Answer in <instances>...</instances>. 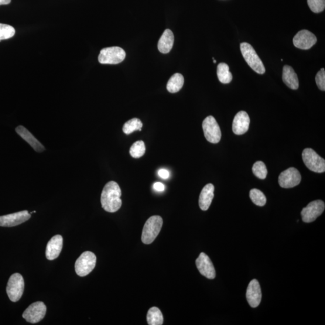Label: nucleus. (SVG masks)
<instances>
[{"label":"nucleus","instance_id":"20","mask_svg":"<svg viewBox=\"0 0 325 325\" xmlns=\"http://www.w3.org/2000/svg\"><path fill=\"white\" fill-rule=\"evenodd\" d=\"M283 80L291 90H296L299 88V80L292 67L285 65L283 67Z\"/></svg>","mask_w":325,"mask_h":325},{"label":"nucleus","instance_id":"33","mask_svg":"<svg viewBox=\"0 0 325 325\" xmlns=\"http://www.w3.org/2000/svg\"><path fill=\"white\" fill-rule=\"evenodd\" d=\"M154 189H155L157 191H163L165 190V185L162 183L156 182L153 185Z\"/></svg>","mask_w":325,"mask_h":325},{"label":"nucleus","instance_id":"1","mask_svg":"<svg viewBox=\"0 0 325 325\" xmlns=\"http://www.w3.org/2000/svg\"><path fill=\"white\" fill-rule=\"evenodd\" d=\"M122 192L120 187L115 181L105 184L102 190L101 203L103 209L110 213H115L120 209L122 205Z\"/></svg>","mask_w":325,"mask_h":325},{"label":"nucleus","instance_id":"29","mask_svg":"<svg viewBox=\"0 0 325 325\" xmlns=\"http://www.w3.org/2000/svg\"><path fill=\"white\" fill-rule=\"evenodd\" d=\"M15 34V30L12 26L0 24V40L11 38Z\"/></svg>","mask_w":325,"mask_h":325},{"label":"nucleus","instance_id":"12","mask_svg":"<svg viewBox=\"0 0 325 325\" xmlns=\"http://www.w3.org/2000/svg\"><path fill=\"white\" fill-rule=\"evenodd\" d=\"M317 37L309 30H302L294 37L293 42L294 46L301 50H309L315 45Z\"/></svg>","mask_w":325,"mask_h":325},{"label":"nucleus","instance_id":"28","mask_svg":"<svg viewBox=\"0 0 325 325\" xmlns=\"http://www.w3.org/2000/svg\"><path fill=\"white\" fill-rule=\"evenodd\" d=\"M252 172L256 177L262 180L265 179L268 175V170L265 164L261 161H258L254 163L252 167Z\"/></svg>","mask_w":325,"mask_h":325},{"label":"nucleus","instance_id":"10","mask_svg":"<svg viewBox=\"0 0 325 325\" xmlns=\"http://www.w3.org/2000/svg\"><path fill=\"white\" fill-rule=\"evenodd\" d=\"M324 208V203L322 201L316 200L311 202L301 211L302 221L306 223H311L316 221V219L323 213Z\"/></svg>","mask_w":325,"mask_h":325},{"label":"nucleus","instance_id":"3","mask_svg":"<svg viewBox=\"0 0 325 325\" xmlns=\"http://www.w3.org/2000/svg\"><path fill=\"white\" fill-rule=\"evenodd\" d=\"M241 50L246 62L253 70L259 74L265 73L266 69L264 64L256 54L254 48L250 44L246 42L242 43Z\"/></svg>","mask_w":325,"mask_h":325},{"label":"nucleus","instance_id":"21","mask_svg":"<svg viewBox=\"0 0 325 325\" xmlns=\"http://www.w3.org/2000/svg\"><path fill=\"white\" fill-rule=\"evenodd\" d=\"M174 42V34L169 29H166L161 36L158 43L160 52L167 54L172 50Z\"/></svg>","mask_w":325,"mask_h":325},{"label":"nucleus","instance_id":"27","mask_svg":"<svg viewBox=\"0 0 325 325\" xmlns=\"http://www.w3.org/2000/svg\"><path fill=\"white\" fill-rule=\"evenodd\" d=\"M251 200L256 205L263 207L266 204V198L264 193L258 189H253L249 193Z\"/></svg>","mask_w":325,"mask_h":325},{"label":"nucleus","instance_id":"25","mask_svg":"<svg viewBox=\"0 0 325 325\" xmlns=\"http://www.w3.org/2000/svg\"><path fill=\"white\" fill-rule=\"evenodd\" d=\"M142 126V122L139 119L133 118L125 123L122 129L125 134L128 135L136 130L141 131Z\"/></svg>","mask_w":325,"mask_h":325},{"label":"nucleus","instance_id":"9","mask_svg":"<svg viewBox=\"0 0 325 325\" xmlns=\"http://www.w3.org/2000/svg\"><path fill=\"white\" fill-rule=\"evenodd\" d=\"M47 307L42 302H36L31 304L23 314V317L27 321L31 323H36L42 320L45 317Z\"/></svg>","mask_w":325,"mask_h":325},{"label":"nucleus","instance_id":"15","mask_svg":"<svg viewBox=\"0 0 325 325\" xmlns=\"http://www.w3.org/2000/svg\"><path fill=\"white\" fill-rule=\"evenodd\" d=\"M262 297L261 287L259 282L254 279L249 283L246 291V299L252 308L257 307L261 302Z\"/></svg>","mask_w":325,"mask_h":325},{"label":"nucleus","instance_id":"30","mask_svg":"<svg viewBox=\"0 0 325 325\" xmlns=\"http://www.w3.org/2000/svg\"><path fill=\"white\" fill-rule=\"evenodd\" d=\"M307 3L314 13L323 12L325 8V0H307Z\"/></svg>","mask_w":325,"mask_h":325},{"label":"nucleus","instance_id":"24","mask_svg":"<svg viewBox=\"0 0 325 325\" xmlns=\"http://www.w3.org/2000/svg\"><path fill=\"white\" fill-rule=\"evenodd\" d=\"M147 321H148V323L149 325L163 324V314L158 308H150L148 314H147Z\"/></svg>","mask_w":325,"mask_h":325},{"label":"nucleus","instance_id":"18","mask_svg":"<svg viewBox=\"0 0 325 325\" xmlns=\"http://www.w3.org/2000/svg\"><path fill=\"white\" fill-rule=\"evenodd\" d=\"M16 132L21 138L26 140L29 144L35 149V151L41 153L45 150V148L38 140H37L28 129L25 126L20 125L16 128Z\"/></svg>","mask_w":325,"mask_h":325},{"label":"nucleus","instance_id":"34","mask_svg":"<svg viewBox=\"0 0 325 325\" xmlns=\"http://www.w3.org/2000/svg\"><path fill=\"white\" fill-rule=\"evenodd\" d=\"M11 2V0H0V6L8 5Z\"/></svg>","mask_w":325,"mask_h":325},{"label":"nucleus","instance_id":"22","mask_svg":"<svg viewBox=\"0 0 325 325\" xmlns=\"http://www.w3.org/2000/svg\"><path fill=\"white\" fill-rule=\"evenodd\" d=\"M184 83V78L183 75L179 73L174 74L167 82V90L170 93H177L183 88Z\"/></svg>","mask_w":325,"mask_h":325},{"label":"nucleus","instance_id":"5","mask_svg":"<svg viewBox=\"0 0 325 325\" xmlns=\"http://www.w3.org/2000/svg\"><path fill=\"white\" fill-rule=\"evenodd\" d=\"M25 290V280L19 273H16L10 277L6 292L12 302H16L22 297Z\"/></svg>","mask_w":325,"mask_h":325},{"label":"nucleus","instance_id":"8","mask_svg":"<svg viewBox=\"0 0 325 325\" xmlns=\"http://www.w3.org/2000/svg\"><path fill=\"white\" fill-rule=\"evenodd\" d=\"M203 128L207 141L212 143L220 142L222 136L220 126L213 116H209L204 119Z\"/></svg>","mask_w":325,"mask_h":325},{"label":"nucleus","instance_id":"23","mask_svg":"<svg viewBox=\"0 0 325 325\" xmlns=\"http://www.w3.org/2000/svg\"><path fill=\"white\" fill-rule=\"evenodd\" d=\"M217 75L222 83L228 84L232 80V75L230 71V68L227 64L221 63L217 68Z\"/></svg>","mask_w":325,"mask_h":325},{"label":"nucleus","instance_id":"14","mask_svg":"<svg viewBox=\"0 0 325 325\" xmlns=\"http://www.w3.org/2000/svg\"><path fill=\"white\" fill-rule=\"evenodd\" d=\"M196 265L201 275L207 278L213 279L215 277V270L209 256L205 253H201L196 260Z\"/></svg>","mask_w":325,"mask_h":325},{"label":"nucleus","instance_id":"6","mask_svg":"<svg viewBox=\"0 0 325 325\" xmlns=\"http://www.w3.org/2000/svg\"><path fill=\"white\" fill-rule=\"evenodd\" d=\"M125 51L118 47L105 48L101 50L98 56V61L101 64H116L125 59Z\"/></svg>","mask_w":325,"mask_h":325},{"label":"nucleus","instance_id":"7","mask_svg":"<svg viewBox=\"0 0 325 325\" xmlns=\"http://www.w3.org/2000/svg\"><path fill=\"white\" fill-rule=\"evenodd\" d=\"M304 164L314 172L323 173L325 171V161L313 149L306 148L302 152Z\"/></svg>","mask_w":325,"mask_h":325},{"label":"nucleus","instance_id":"11","mask_svg":"<svg viewBox=\"0 0 325 325\" xmlns=\"http://www.w3.org/2000/svg\"><path fill=\"white\" fill-rule=\"evenodd\" d=\"M300 181V174L295 167H290L283 171L280 173L278 179L279 186L285 189H289V188L299 185Z\"/></svg>","mask_w":325,"mask_h":325},{"label":"nucleus","instance_id":"32","mask_svg":"<svg viewBox=\"0 0 325 325\" xmlns=\"http://www.w3.org/2000/svg\"><path fill=\"white\" fill-rule=\"evenodd\" d=\"M158 175L163 179H167L169 177V172L165 169H161L158 171Z\"/></svg>","mask_w":325,"mask_h":325},{"label":"nucleus","instance_id":"2","mask_svg":"<svg viewBox=\"0 0 325 325\" xmlns=\"http://www.w3.org/2000/svg\"><path fill=\"white\" fill-rule=\"evenodd\" d=\"M163 223L162 218L160 215H153L146 221L142 234L143 244L149 245L155 241L157 236L160 233Z\"/></svg>","mask_w":325,"mask_h":325},{"label":"nucleus","instance_id":"17","mask_svg":"<svg viewBox=\"0 0 325 325\" xmlns=\"http://www.w3.org/2000/svg\"><path fill=\"white\" fill-rule=\"evenodd\" d=\"M63 247V237L60 235H54L48 243L46 248V257L53 260L59 256Z\"/></svg>","mask_w":325,"mask_h":325},{"label":"nucleus","instance_id":"13","mask_svg":"<svg viewBox=\"0 0 325 325\" xmlns=\"http://www.w3.org/2000/svg\"><path fill=\"white\" fill-rule=\"evenodd\" d=\"M31 214L25 210L0 216V227H12L19 225L30 220Z\"/></svg>","mask_w":325,"mask_h":325},{"label":"nucleus","instance_id":"31","mask_svg":"<svg viewBox=\"0 0 325 325\" xmlns=\"http://www.w3.org/2000/svg\"><path fill=\"white\" fill-rule=\"evenodd\" d=\"M317 87L322 91H325V71L324 68L318 72L316 76Z\"/></svg>","mask_w":325,"mask_h":325},{"label":"nucleus","instance_id":"26","mask_svg":"<svg viewBox=\"0 0 325 325\" xmlns=\"http://www.w3.org/2000/svg\"><path fill=\"white\" fill-rule=\"evenodd\" d=\"M145 150L144 142L142 140H139V141L133 143L129 149V154L133 158L138 159L145 155Z\"/></svg>","mask_w":325,"mask_h":325},{"label":"nucleus","instance_id":"16","mask_svg":"<svg viewBox=\"0 0 325 325\" xmlns=\"http://www.w3.org/2000/svg\"><path fill=\"white\" fill-rule=\"evenodd\" d=\"M250 124V118L247 113L241 111L235 116L232 122V131L234 134L242 135L248 132Z\"/></svg>","mask_w":325,"mask_h":325},{"label":"nucleus","instance_id":"4","mask_svg":"<svg viewBox=\"0 0 325 325\" xmlns=\"http://www.w3.org/2000/svg\"><path fill=\"white\" fill-rule=\"evenodd\" d=\"M97 257L93 252L85 251L77 259L75 264V272L80 276H86L95 268Z\"/></svg>","mask_w":325,"mask_h":325},{"label":"nucleus","instance_id":"19","mask_svg":"<svg viewBox=\"0 0 325 325\" xmlns=\"http://www.w3.org/2000/svg\"><path fill=\"white\" fill-rule=\"evenodd\" d=\"M214 187L212 184H208L202 190L199 205L202 210L207 211L209 208L214 198Z\"/></svg>","mask_w":325,"mask_h":325}]
</instances>
